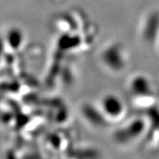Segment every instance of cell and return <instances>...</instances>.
<instances>
[{
  "instance_id": "obj_1",
  "label": "cell",
  "mask_w": 159,
  "mask_h": 159,
  "mask_svg": "<svg viewBox=\"0 0 159 159\" xmlns=\"http://www.w3.org/2000/svg\"><path fill=\"white\" fill-rule=\"evenodd\" d=\"M102 107L107 115H112L114 116L119 115L123 110L121 102H119V99L113 96L104 98L102 100Z\"/></svg>"
}]
</instances>
